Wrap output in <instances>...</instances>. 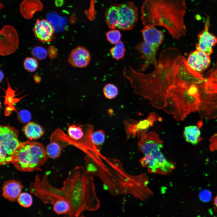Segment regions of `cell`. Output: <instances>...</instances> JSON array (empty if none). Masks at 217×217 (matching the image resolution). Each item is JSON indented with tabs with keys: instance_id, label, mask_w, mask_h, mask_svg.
Here are the masks:
<instances>
[{
	"instance_id": "cell-9",
	"label": "cell",
	"mask_w": 217,
	"mask_h": 217,
	"mask_svg": "<svg viewBox=\"0 0 217 217\" xmlns=\"http://www.w3.org/2000/svg\"><path fill=\"white\" fill-rule=\"evenodd\" d=\"M162 120V118L158 114L153 112H150L146 118L139 121L125 119L124 123L127 139L136 137L140 139L155 122Z\"/></svg>"
},
{
	"instance_id": "cell-23",
	"label": "cell",
	"mask_w": 217,
	"mask_h": 217,
	"mask_svg": "<svg viewBox=\"0 0 217 217\" xmlns=\"http://www.w3.org/2000/svg\"><path fill=\"white\" fill-rule=\"evenodd\" d=\"M203 86L206 92L217 94V64L213 68L208 77L205 80Z\"/></svg>"
},
{
	"instance_id": "cell-13",
	"label": "cell",
	"mask_w": 217,
	"mask_h": 217,
	"mask_svg": "<svg viewBox=\"0 0 217 217\" xmlns=\"http://www.w3.org/2000/svg\"><path fill=\"white\" fill-rule=\"evenodd\" d=\"M209 17L206 15L204 28L198 35V42L196 49L203 51L210 55L213 52V47L217 43V38L209 31Z\"/></svg>"
},
{
	"instance_id": "cell-15",
	"label": "cell",
	"mask_w": 217,
	"mask_h": 217,
	"mask_svg": "<svg viewBox=\"0 0 217 217\" xmlns=\"http://www.w3.org/2000/svg\"><path fill=\"white\" fill-rule=\"evenodd\" d=\"M187 61L192 69L200 74L208 68L211 60L209 55L207 53L196 49L190 53Z\"/></svg>"
},
{
	"instance_id": "cell-31",
	"label": "cell",
	"mask_w": 217,
	"mask_h": 217,
	"mask_svg": "<svg viewBox=\"0 0 217 217\" xmlns=\"http://www.w3.org/2000/svg\"><path fill=\"white\" fill-rule=\"evenodd\" d=\"M105 96L107 99H112L117 95L118 90L117 87L114 85L109 83L105 85L103 90Z\"/></svg>"
},
{
	"instance_id": "cell-33",
	"label": "cell",
	"mask_w": 217,
	"mask_h": 217,
	"mask_svg": "<svg viewBox=\"0 0 217 217\" xmlns=\"http://www.w3.org/2000/svg\"><path fill=\"white\" fill-rule=\"evenodd\" d=\"M106 37L110 43L115 44L120 41L121 34L119 30L113 29L106 33Z\"/></svg>"
},
{
	"instance_id": "cell-30",
	"label": "cell",
	"mask_w": 217,
	"mask_h": 217,
	"mask_svg": "<svg viewBox=\"0 0 217 217\" xmlns=\"http://www.w3.org/2000/svg\"><path fill=\"white\" fill-rule=\"evenodd\" d=\"M17 201L23 207L28 208L30 207L33 203L32 196L27 192H22L18 197Z\"/></svg>"
},
{
	"instance_id": "cell-29",
	"label": "cell",
	"mask_w": 217,
	"mask_h": 217,
	"mask_svg": "<svg viewBox=\"0 0 217 217\" xmlns=\"http://www.w3.org/2000/svg\"><path fill=\"white\" fill-rule=\"evenodd\" d=\"M125 51L124 44L121 41L115 44L110 50L111 55L113 58L117 60H119L124 57Z\"/></svg>"
},
{
	"instance_id": "cell-7",
	"label": "cell",
	"mask_w": 217,
	"mask_h": 217,
	"mask_svg": "<svg viewBox=\"0 0 217 217\" xmlns=\"http://www.w3.org/2000/svg\"><path fill=\"white\" fill-rule=\"evenodd\" d=\"M48 158L46 148L42 143L27 140L20 142L12 164L19 171L32 172L43 165Z\"/></svg>"
},
{
	"instance_id": "cell-27",
	"label": "cell",
	"mask_w": 217,
	"mask_h": 217,
	"mask_svg": "<svg viewBox=\"0 0 217 217\" xmlns=\"http://www.w3.org/2000/svg\"><path fill=\"white\" fill-rule=\"evenodd\" d=\"M52 204L54 211L59 215H66L71 210V206L69 202L64 198L58 199Z\"/></svg>"
},
{
	"instance_id": "cell-25",
	"label": "cell",
	"mask_w": 217,
	"mask_h": 217,
	"mask_svg": "<svg viewBox=\"0 0 217 217\" xmlns=\"http://www.w3.org/2000/svg\"><path fill=\"white\" fill-rule=\"evenodd\" d=\"M118 6L113 5L107 10L105 15L106 22L112 29L117 28L118 23Z\"/></svg>"
},
{
	"instance_id": "cell-36",
	"label": "cell",
	"mask_w": 217,
	"mask_h": 217,
	"mask_svg": "<svg viewBox=\"0 0 217 217\" xmlns=\"http://www.w3.org/2000/svg\"><path fill=\"white\" fill-rule=\"evenodd\" d=\"M18 117L19 120L22 123L28 122L31 118L30 113L26 110L20 111L18 114Z\"/></svg>"
},
{
	"instance_id": "cell-18",
	"label": "cell",
	"mask_w": 217,
	"mask_h": 217,
	"mask_svg": "<svg viewBox=\"0 0 217 217\" xmlns=\"http://www.w3.org/2000/svg\"><path fill=\"white\" fill-rule=\"evenodd\" d=\"M24 186L19 180L9 179L4 182L2 188V194L5 198L10 201L17 200L22 193Z\"/></svg>"
},
{
	"instance_id": "cell-2",
	"label": "cell",
	"mask_w": 217,
	"mask_h": 217,
	"mask_svg": "<svg viewBox=\"0 0 217 217\" xmlns=\"http://www.w3.org/2000/svg\"><path fill=\"white\" fill-rule=\"evenodd\" d=\"M59 190L61 198L70 204L67 217H79L84 211H95L100 207L93 175L83 166L76 167L69 172Z\"/></svg>"
},
{
	"instance_id": "cell-24",
	"label": "cell",
	"mask_w": 217,
	"mask_h": 217,
	"mask_svg": "<svg viewBox=\"0 0 217 217\" xmlns=\"http://www.w3.org/2000/svg\"><path fill=\"white\" fill-rule=\"evenodd\" d=\"M47 20L50 23L55 30H60L65 27L66 23L65 18L60 16L55 12H52L46 15Z\"/></svg>"
},
{
	"instance_id": "cell-14",
	"label": "cell",
	"mask_w": 217,
	"mask_h": 217,
	"mask_svg": "<svg viewBox=\"0 0 217 217\" xmlns=\"http://www.w3.org/2000/svg\"><path fill=\"white\" fill-rule=\"evenodd\" d=\"M159 48L144 41L137 44L136 49L144 60L143 63L140 65L139 68L140 71L144 72L151 64L154 66L157 65L158 61L156 59V54Z\"/></svg>"
},
{
	"instance_id": "cell-6",
	"label": "cell",
	"mask_w": 217,
	"mask_h": 217,
	"mask_svg": "<svg viewBox=\"0 0 217 217\" xmlns=\"http://www.w3.org/2000/svg\"><path fill=\"white\" fill-rule=\"evenodd\" d=\"M199 85L174 86L169 91L163 110L178 121L197 111L200 102Z\"/></svg>"
},
{
	"instance_id": "cell-35",
	"label": "cell",
	"mask_w": 217,
	"mask_h": 217,
	"mask_svg": "<svg viewBox=\"0 0 217 217\" xmlns=\"http://www.w3.org/2000/svg\"><path fill=\"white\" fill-rule=\"evenodd\" d=\"M31 53L35 58L39 60L44 59L47 55L46 50L43 47L39 46L33 48L32 49Z\"/></svg>"
},
{
	"instance_id": "cell-8",
	"label": "cell",
	"mask_w": 217,
	"mask_h": 217,
	"mask_svg": "<svg viewBox=\"0 0 217 217\" xmlns=\"http://www.w3.org/2000/svg\"><path fill=\"white\" fill-rule=\"evenodd\" d=\"M0 141V165L12 163L20 142L18 130L10 125H1Z\"/></svg>"
},
{
	"instance_id": "cell-22",
	"label": "cell",
	"mask_w": 217,
	"mask_h": 217,
	"mask_svg": "<svg viewBox=\"0 0 217 217\" xmlns=\"http://www.w3.org/2000/svg\"><path fill=\"white\" fill-rule=\"evenodd\" d=\"M23 131L26 136L30 140L40 138L44 133L42 127L32 122L27 123L24 127Z\"/></svg>"
},
{
	"instance_id": "cell-17",
	"label": "cell",
	"mask_w": 217,
	"mask_h": 217,
	"mask_svg": "<svg viewBox=\"0 0 217 217\" xmlns=\"http://www.w3.org/2000/svg\"><path fill=\"white\" fill-rule=\"evenodd\" d=\"M91 59L90 52L86 49L79 46L71 52L68 62L73 67L82 68L87 66Z\"/></svg>"
},
{
	"instance_id": "cell-5",
	"label": "cell",
	"mask_w": 217,
	"mask_h": 217,
	"mask_svg": "<svg viewBox=\"0 0 217 217\" xmlns=\"http://www.w3.org/2000/svg\"><path fill=\"white\" fill-rule=\"evenodd\" d=\"M137 145L144 155L140 160V164L149 173L167 175L175 169V164L168 160L162 152L163 142L156 132L146 133L139 139Z\"/></svg>"
},
{
	"instance_id": "cell-39",
	"label": "cell",
	"mask_w": 217,
	"mask_h": 217,
	"mask_svg": "<svg viewBox=\"0 0 217 217\" xmlns=\"http://www.w3.org/2000/svg\"><path fill=\"white\" fill-rule=\"evenodd\" d=\"M49 55L51 58H55L57 55V52L53 46H49L48 49Z\"/></svg>"
},
{
	"instance_id": "cell-3",
	"label": "cell",
	"mask_w": 217,
	"mask_h": 217,
	"mask_svg": "<svg viewBox=\"0 0 217 217\" xmlns=\"http://www.w3.org/2000/svg\"><path fill=\"white\" fill-rule=\"evenodd\" d=\"M187 8L185 0H145L141 9L142 24L164 27L173 39H178L187 32Z\"/></svg>"
},
{
	"instance_id": "cell-38",
	"label": "cell",
	"mask_w": 217,
	"mask_h": 217,
	"mask_svg": "<svg viewBox=\"0 0 217 217\" xmlns=\"http://www.w3.org/2000/svg\"><path fill=\"white\" fill-rule=\"evenodd\" d=\"M209 140L210 150L211 152L217 151V133L212 135Z\"/></svg>"
},
{
	"instance_id": "cell-32",
	"label": "cell",
	"mask_w": 217,
	"mask_h": 217,
	"mask_svg": "<svg viewBox=\"0 0 217 217\" xmlns=\"http://www.w3.org/2000/svg\"><path fill=\"white\" fill-rule=\"evenodd\" d=\"M105 134L102 130H99L93 132L92 139L94 145L96 147L101 146L104 142L105 140Z\"/></svg>"
},
{
	"instance_id": "cell-21",
	"label": "cell",
	"mask_w": 217,
	"mask_h": 217,
	"mask_svg": "<svg viewBox=\"0 0 217 217\" xmlns=\"http://www.w3.org/2000/svg\"><path fill=\"white\" fill-rule=\"evenodd\" d=\"M200 121L198 126L191 125L185 127L183 136L185 140L193 145L197 144L202 139L201 137L200 127L202 125Z\"/></svg>"
},
{
	"instance_id": "cell-4",
	"label": "cell",
	"mask_w": 217,
	"mask_h": 217,
	"mask_svg": "<svg viewBox=\"0 0 217 217\" xmlns=\"http://www.w3.org/2000/svg\"><path fill=\"white\" fill-rule=\"evenodd\" d=\"M95 174L103 181L106 189L113 194H129L134 195L141 183L140 175H131L124 171L118 160L105 157L98 160Z\"/></svg>"
},
{
	"instance_id": "cell-11",
	"label": "cell",
	"mask_w": 217,
	"mask_h": 217,
	"mask_svg": "<svg viewBox=\"0 0 217 217\" xmlns=\"http://www.w3.org/2000/svg\"><path fill=\"white\" fill-rule=\"evenodd\" d=\"M118 23L117 28L127 31L132 29L136 24L138 9L131 1L118 5Z\"/></svg>"
},
{
	"instance_id": "cell-37",
	"label": "cell",
	"mask_w": 217,
	"mask_h": 217,
	"mask_svg": "<svg viewBox=\"0 0 217 217\" xmlns=\"http://www.w3.org/2000/svg\"><path fill=\"white\" fill-rule=\"evenodd\" d=\"M212 196L211 192L209 190L206 189L202 190L199 193L200 200L204 202L209 201L211 198Z\"/></svg>"
},
{
	"instance_id": "cell-16",
	"label": "cell",
	"mask_w": 217,
	"mask_h": 217,
	"mask_svg": "<svg viewBox=\"0 0 217 217\" xmlns=\"http://www.w3.org/2000/svg\"><path fill=\"white\" fill-rule=\"evenodd\" d=\"M33 30L36 38L43 42L51 41L55 31L50 23L45 19H37Z\"/></svg>"
},
{
	"instance_id": "cell-34",
	"label": "cell",
	"mask_w": 217,
	"mask_h": 217,
	"mask_svg": "<svg viewBox=\"0 0 217 217\" xmlns=\"http://www.w3.org/2000/svg\"><path fill=\"white\" fill-rule=\"evenodd\" d=\"M24 65L26 70L31 72L35 71L38 67V62L36 59L31 57L25 58Z\"/></svg>"
},
{
	"instance_id": "cell-19",
	"label": "cell",
	"mask_w": 217,
	"mask_h": 217,
	"mask_svg": "<svg viewBox=\"0 0 217 217\" xmlns=\"http://www.w3.org/2000/svg\"><path fill=\"white\" fill-rule=\"evenodd\" d=\"M141 32L144 41L149 44L159 47L163 41L164 32L157 30L154 26H144Z\"/></svg>"
},
{
	"instance_id": "cell-10",
	"label": "cell",
	"mask_w": 217,
	"mask_h": 217,
	"mask_svg": "<svg viewBox=\"0 0 217 217\" xmlns=\"http://www.w3.org/2000/svg\"><path fill=\"white\" fill-rule=\"evenodd\" d=\"M203 84L199 86L200 102L197 111L201 118L203 119L215 118L217 117V94L206 92Z\"/></svg>"
},
{
	"instance_id": "cell-41",
	"label": "cell",
	"mask_w": 217,
	"mask_h": 217,
	"mask_svg": "<svg viewBox=\"0 0 217 217\" xmlns=\"http://www.w3.org/2000/svg\"><path fill=\"white\" fill-rule=\"evenodd\" d=\"M3 73L1 71V81L2 79L3 78Z\"/></svg>"
},
{
	"instance_id": "cell-28",
	"label": "cell",
	"mask_w": 217,
	"mask_h": 217,
	"mask_svg": "<svg viewBox=\"0 0 217 217\" xmlns=\"http://www.w3.org/2000/svg\"><path fill=\"white\" fill-rule=\"evenodd\" d=\"M51 142L47 145L46 150L48 157L52 159L58 158L60 155L62 146L58 142L50 140Z\"/></svg>"
},
{
	"instance_id": "cell-40",
	"label": "cell",
	"mask_w": 217,
	"mask_h": 217,
	"mask_svg": "<svg viewBox=\"0 0 217 217\" xmlns=\"http://www.w3.org/2000/svg\"><path fill=\"white\" fill-rule=\"evenodd\" d=\"M214 204L215 206L217 208V195L214 199Z\"/></svg>"
},
{
	"instance_id": "cell-26",
	"label": "cell",
	"mask_w": 217,
	"mask_h": 217,
	"mask_svg": "<svg viewBox=\"0 0 217 217\" xmlns=\"http://www.w3.org/2000/svg\"><path fill=\"white\" fill-rule=\"evenodd\" d=\"M85 124H72L68 126V136L73 140L78 141L81 140L85 134Z\"/></svg>"
},
{
	"instance_id": "cell-1",
	"label": "cell",
	"mask_w": 217,
	"mask_h": 217,
	"mask_svg": "<svg viewBox=\"0 0 217 217\" xmlns=\"http://www.w3.org/2000/svg\"><path fill=\"white\" fill-rule=\"evenodd\" d=\"M157 65L151 72L144 73L132 68H125L123 72L136 94L148 99L154 107L163 109L169 90L174 86L175 55L171 47L163 49Z\"/></svg>"
},
{
	"instance_id": "cell-20",
	"label": "cell",
	"mask_w": 217,
	"mask_h": 217,
	"mask_svg": "<svg viewBox=\"0 0 217 217\" xmlns=\"http://www.w3.org/2000/svg\"><path fill=\"white\" fill-rule=\"evenodd\" d=\"M43 5L39 0H24L20 6V11L25 19L32 18L35 12L41 11Z\"/></svg>"
},
{
	"instance_id": "cell-12",
	"label": "cell",
	"mask_w": 217,
	"mask_h": 217,
	"mask_svg": "<svg viewBox=\"0 0 217 217\" xmlns=\"http://www.w3.org/2000/svg\"><path fill=\"white\" fill-rule=\"evenodd\" d=\"M0 53L5 56L13 53L19 43L18 36L15 29L12 26L6 25L0 31Z\"/></svg>"
}]
</instances>
